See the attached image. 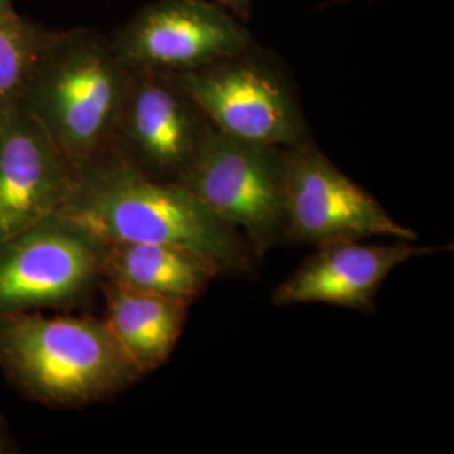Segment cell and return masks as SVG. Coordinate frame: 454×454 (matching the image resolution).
I'll use <instances>...</instances> for the list:
<instances>
[{"label": "cell", "instance_id": "cell-1", "mask_svg": "<svg viewBox=\"0 0 454 454\" xmlns=\"http://www.w3.org/2000/svg\"><path fill=\"white\" fill-rule=\"evenodd\" d=\"M61 212L106 243L176 246L223 275H247L258 261L243 236L182 184L148 177L110 145L76 170Z\"/></svg>", "mask_w": 454, "mask_h": 454}, {"label": "cell", "instance_id": "cell-2", "mask_svg": "<svg viewBox=\"0 0 454 454\" xmlns=\"http://www.w3.org/2000/svg\"><path fill=\"white\" fill-rule=\"evenodd\" d=\"M0 369L22 395L51 407L110 399L144 375L105 318L0 315Z\"/></svg>", "mask_w": 454, "mask_h": 454}, {"label": "cell", "instance_id": "cell-3", "mask_svg": "<svg viewBox=\"0 0 454 454\" xmlns=\"http://www.w3.org/2000/svg\"><path fill=\"white\" fill-rule=\"evenodd\" d=\"M131 74L103 34L51 31L20 103L78 170L110 145Z\"/></svg>", "mask_w": 454, "mask_h": 454}, {"label": "cell", "instance_id": "cell-4", "mask_svg": "<svg viewBox=\"0 0 454 454\" xmlns=\"http://www.w3.org/2000/svg\"><path fill=\"white\" fill-rule=\"evenodd\" d=\"M168 76L223 135L283 148L315 144L288 71L260 43L211 65Z\"/></svg>", "mask_w": 454, "mask_h": 454}, {"label": "cell", "instance_id": "cell-5", "mask_svg": "<svg viewBox=\"0 0 454 454\" xmlns=\"http://www.w3.org/2000/svg\"><path fill=\"white\" fill-rule=\"evenodd\" d=\"M286 180L288 148L212 130L180 184L234 227L261 260L286 243Z\"/></svg>", "mask_w": 454, "mask_h": 454}, {"label": "cell", "instance_id": "cell-6", "mask_svg": "<svg viewBox=\"0 0 454 454\" xmlns=\"http://www.w3.org/2000/svg\"><path fill=\"white\" fill-rule=\"evenodd\" d=\"M105 251L106 241L61 211L0 241V315L80 303L101 283Z\"/></svg>", "mask_w": 454, "mask_h": 454}, {"label": "cell", "instance_id": "cell-7", "mask_svg": "<svg viewBox=\"0 0 454 454\" xmlns=\"http://www.w3.org/2000/svg\"><path fill=\"white\" fill-rule=\"evenodd\" d=\"M133 73L180 74L251 48L246 22L211 0H153L110 37Z\"/></svg>", "mask_w": 454, "mask_h": 454}, {"label": "cell", "instance_id": "cell-8", "mask_svg": "<svg viewBox=\"0 0 454 454\" xmlns=\"http://www.w3.org/2000/svg\"><path fill=\"white\" fill-rule=\"evenodd\" d=\"M371 238L419 241L317 144L288 148L286 243L320 247Z\"/></svg>", "mask_w": 454, "mask_h": 454}, {"label": "cell", "instance_id": "cell-9", "mask_svg": "<svg viewBox=\"0 0 454 454\" xmlns=\"http://www.w3.org/2000/svg\"><path fill=\"white\" fill-rule=\"evenodd\" d=\"M212 130L168 74L133 73L110 146L148 177L180 184Z\"/></svg>", "mask_w": 454, "mask_h": 454}, {"label": "cell", "instance_id": "cell-10", "mask_svg": "<svg viewBox=\"0 0 454 454\" xmlns=\"http://www.w3.org/2000/svg\"><path fill=\"white\" fill-rule=\"evenodd\" d=\"M76 170L19 103L0 114V241L63 209Z\"/></svg>", "mask_w": 454, "mask_h": 454}, {"label": "cell", "instance_id": "cell-11", "mask_svg": "<svg viewBox=\"0 0 454 454\" xmlns=\"http://www.w3.org/2000/svg\"><path fill=\"white\" fill-rule=\"evenodd\" d=\"M442 249L446 247L422 246L419 241L407 239L325 244L276 286L271 301L275 307L320 303L371 313L377 293L395 268Z\"/></svg>", "mask_w": 454, "mask_h": 454}, {"label": "cell", "instance_id": "cell-12", "mask_svg": "<svg viewBox=\"0 0 454 454\" xmlns=\"http://www.w3.org/2000/svg\"><path fill=\"white\" fill-rule=\"evenodd\" d=\"M105 322L142 375L172 356L189 317L191 303L176 298L135 292L101 281Z\"/></svg>", "mask_w": 454, "mask_h": 454}, {"label": "cell", "instance_id": "cell-13", "mask_svg": "<svg viewBox=\"0 0 454 454\" xmlns=\"http://www.w3.org/2000/svg\"><path fill=\"white\" fill-rule=\"evenodd\" d=\"M219 275L211 261L167 244L106 243L101 264V281L191 305Z\"/></svg>", "mask_w": 454, "mask_h": 454}, {"label": "cell", "instance_id": "cell-14", "mask_svg": "<svg viewBox=\"0 0 454 454\" xmlns=\"http://www.w3.org/2000/svg\"><path fill=\"white\" fill-rule=\"evenodd\" d=\"M51 31L14 7L0 12V114L22 101Z\"/></svg>", "mask_w": 454, "mask_h": 454}, {"label": "cell", "instance_id": "cell-15", "mask_svg": "<svg viewBox=\"0 0 454 454\" xmlns=\"http://www.w3.org/2000/svg\"><path fill=\"white\" fill-rule=\"evenodd\" d=\"M227 12L238 17L243 22H249L253 17V2L254 0H215Z\"/></svg>", "mask_w": 454, "mask_h": 454}, {"label": "cell", "instance_id": "cell-16", "mask_svg": "<svg viewBox=\"0 0 454 454\" xmlns=\"http://www.w3.org/2000/svg\"><path fill=\"white\" fill-rule=\"evenodd\" d=\"M17 451L16 444L11 438V433L5 426V422L2 421L0 418V454L14 453Z\"/></svg>", "mask_w": 454, "mask_h": 454}, {"label": "cell", "instance_id": "cell-17", "mask_svg": "<svg viewBox=\"0 0 454 454\" xmlns=\"http://www.w3.org/2000/svg\"><path fill=\"white\" fill-rule=\"evenodd\" d=\"M354 2H358V0H328V2L320 4V5L317 7V11H325V9H330V7H337V5H347V4H354Z\"/></svg>", "mask_w": 454, "mask_h": 454}, {"label": "cell", "instance_id": "cell-18", "mask_svg": "<svg viewBox=\"0 0 454 454\" xmlns=\"http://www.w3.org/2000/svg\"><path fill=\"white\" fill-rule=\"evenodd\" d=\"M14 5H12V0H0V12H4V11H9V9H12Z\"/></svg>", "mask_w": 454, "mask_h": 454}]
</instances>
